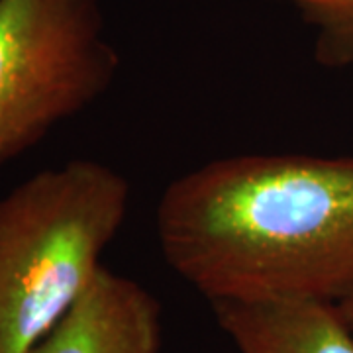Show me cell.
Wrapping results in <instances>:
<instances>
[{"label": "cell", "mask_w": 353, "mask_h": 353, "mask_svg": "<svg viewBox=\"0 0 353 353\" xmlns=\"http://www.w3.org/2000/svg\"><path fill=\"white\" fill-rule=\"evenodd\" d=\"M338 306H340L341 314L345 316V320L350 322V326L353 328V290L347 294V296H343L340 303H338Z\"/></svg>", "instance_id": "obj_7"}, {"label": "cell", "mask_w": 353, "mask_h": 353, "mask_svg": "<svg viewBox=\"0 0 353 353\" xmlns=\"http://www.w3.org/2000/svg\"><path fill=\"white\" fill-rule=\"evenodd\" d=\"M130 202V181L97 159L38 171L0 199V353H28L79 301Z\"/></svg>", "instance_id": "obj_2"}, {"label": "cell", "mask_w": 353, "mask_h": 353, "mask_svg": "<svg viewBox=\"0 0 353 353\" xmlns=\"http://www.w3.org/2000/svg\"><path fill=\"white\" fill-rule=\"evenodd\" d=\"M290 6L312 34L316 61L353 77V0H271Z\"/></svg>", "instance_id": "obj_6"}, {"label": "cell", "mask_w": 353, "mask_h": 353, "mask_svg": "<svg viewBox=\"0 0 353 353\" xmlns=\"http://www.w3.org/2000/svg\"><path fill=\"white\" fill-rule=\"evenodd\" d=\"M212 310L238 353H353L338 303H216Z\"/></svg>", "instance_id": "obj_5"}, {"label": "cell", "mask_w": 353, "mask_h": 353, "mask_svg": "<svg viewBox=\"0 0 353 353\" xmlns=\"http://www.w3.org/2000/svg\"><path fill=\"white\" fill-rule=\"evenodd\" d=\"M167 265L216 303L353 290V157L241 153L176 176L155 210Z\"/></svg>", "instance_id": "obj_1"}, {"label": "cell", "mask_w": 353, "mask_h": 353, "mask_svg": "<svg viewBox=\"0 0 353 353\" xmlns=\"http://www.w3.org/2000/svg\"><path fill=\"white\" fill-rule=\"evenodd\" d=\"M102 0H0V165L112 87Z\"/></svg>", "instance_id": "obj_3"}, {"label": "cell", "mask_w": 353, "mask_h": 353, "mask_svg": "<svg viewBox=\"0 0 353 353\" xmlns=\"http://www.w3.org/2000/svg\"><path fill=\"white\" fill-rule=\"evenodd\" d=\"M163 310L136 279L102 267L28 353H161Z\"/></svg>", "instance_id": "obj_4"}]
</instances>
